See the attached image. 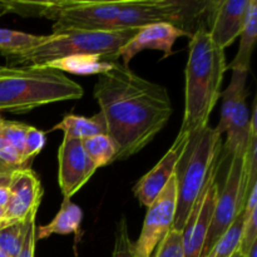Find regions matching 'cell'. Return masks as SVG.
I'll list each match as a JSON object with an SVG mask.
<instances>
[{
    "label": "cell",
    "mask_w": 257,
    "mask_h": 257,
    "mask_svg": "<svg viewBox=\"0 0 257 257\" xmlns=\"http://www.w3.org/2000/svg\"><path fill=\"white\" fill-rule=\"evenodd\" d=\"M192 37V33L167 23H157L138 29L137 34L119 50V59L122 64L128 67L135 55L146 49L161 50L163 53L161 59H166L173 54V45L178 38Z\"/></svg>",
    "instance_id": "5bb4252c"
},
{
    "label": "cell",
    "mask_w": 257,
    "mask_h": 257,
    "mask_svg": "<svg viewBox=\"0 0 257 257\" xmlns=\"http://www.w3.org/2000/svg\"><path fill=\"white\" fill-rule=\"evenodd\" d=\"M4 213H5L4 208H3V207H0V226H2V223H3V220H4Z\"/></svg>",
    "instance_id": "d590c367"
},
{
    "label": "cell",
    "mask_w": 257,
    "mask_h": 257,
    "mask_svg": "<svg viewBox=\"0 0 257 257\" xmlns=\"http://www.w3.org/2000/svg\"><path fill=\"white\" fill-rule=\"evenodd\" d=\"M151 257H185L183 256L182 232L171 230L158 243Z\"/></svg>",
    "instance_id": "4316f807"
},
{
    "label": "cell",
    "mask_w": 257,
    "mask_h": 257,
    "mask_svg": "<svg viewBox=\"0 0 257 257\" xmlns=\"http://www.w3.org/2000/svg\"><path fill=\"white\" fill-rule=\"evenodd\" d=\"M226 70L225 49L213 42L206 28H198L188 44L182 132L193 133L208 125L211 113L221 97Z\"/></svg>",
    "instance_id": "7a4b0ae2"
},
{
    "label": "cell",
    "mask_w": 257,
    "mask_h": 257,
    "mask_svg": "<svg viewBox=\"0 0 257 257\" xmlns=\"http://www.w3.org/2000/svg\"><path fill=\"white\" fill-rule=\"evenodd\" d=\"M35 217H30L27 221V232L23 241L22 250L18 257H34L35 252Z\"/></svg>",
    "instance_id": "4dcf8cb0"
},
{
    "label": "cell",
    "mask_w": 257,
    "mask_h": 257,
    "mask_svg": "<svg viewBox=\"0 0 257 257\" xmlns=\"http://www.w3.org/2000/svg\"><path fill=\"white\" fill-rule=\"evenodd\" d=\"M177 207V177L170 178L160 195L147 207L142 231L133 242V256L151 257L158 243L172 230Z\"/></svg>",
    "instance_id": "ba28073f"
},
{
    "label": "cell",
    "mask_w": 257,
    "mask_h": 257,
    "mask_svg": "<svg viewBox=\"0 0 257 257\" xmlns=\"http://www.w3.org/2000/svg\"><path fill=\"white\" fill-rule=\"evenodd\" d=\"M138 29L64 30L42 39L29 49L5 57L12 67L45 65L73 55H99L108 62L119 59V50L137 34Z\"/></svg>",
    "instance_id": "277c9868"
},
{
    "label": "cell",
    "mask_w": 257,
    "mask_h": 257,
    "mask_svg": "<svg viewBox=\"0 0 257 257\" xmlns=\"http://www.w3.org/2000/svg\"><path fill=\"white\" fill-rule=\"evenodd\" d=\"M83 211L69 198H64L57 216L48 225L35 227V240H44L52 235H72L79 231Z\"/></svg>",
    "instance_id": "2e32d148"
},
{
    "label": "cell",
    "mask_w": 257,
    "mask_h": 257,
    "mask_svg": "<svg viewBox=\"0 0 257 257\" xmlns=\"http://www.w3.org/2000/svg\"><path fill=\"white\" fill-rule=\"evenodd\" d=\"M243 225V213H241L230 228L218 238L217 242L202 257H233L238 250L241 231Z\"/></svg>",
    "instance_id": "603a6c76"
},
{
    "label": "cell",
    "mask_w": 257,
    "mask_h": 257,
    "mask_svg": "<svg viewBox=\"0 0 257 257\" xmlns=\"http://www.w3.org/2000/svg\"><path fill=\"white\" fill-rule=\"evenodd\" d=\"M27 232V221L0 228V248L8 257H18Z\"/></svg>",
    "instance_id": "cb8c5ba5"
},
{
    "label": "cell",
    "mask_w": 257,
    "mask_h": 257,
    "mask_svg": "<svg viewBox=\"0 0 257 257\" xmlns=\"http://www.w3.org/2000/svg\"><path fill=\"white\" fill-rule=\"evenodd\" d=\"M83 94L79 83L45 65H0V112L23 114Z\"/></svg>",
    "instance_id": "3957f363"
},
{
    "label": "cell",
    "mask_w": 257,
    "mask_h": 257,
    "mask_svg": "<svg viewBox=\"0 0 257 257\" xmlns=\"http://www.w3.org/2000/svg\"><path fill=\"white\" fill-rule=\"evenodd\" d=\"M220 161L211 170L202 192L193 205L192 211L187 218L182 231L183 256L201 257L206 236L212 222L217 196L220 192V183L217 182V172Z\"/></svg>",
    "instance_id": "9c48e42d"
},
{
    "label": "cell",
    "mask_w": 257,
    "mask_h": 257,
    "mask_svg": "<svg viewBox=\"0 0 257 257\" xmlns=\"http://www.w3.org/2000/svg\"><path fill=\"white\" fill-rule=\"evenodd\" d=\"M107 135L117 146L115 161L137 155L165 128L173 108L168 90L122 63L99 75L93 90Z\"/></svg>",
    "instance_id": "6da1fadb"
},
{
    "label": "cell",
    "mask_w": 257,
    "mask_h": 257,
    "mask_svg": "<svg viewBox=\"0 0 257 257\" xmlns=\"http://www.w3.org/2000/svg\"><path fill=\"white\" fill-rule=\"evenodd\" d=\"M40 39H42V35L0 28V53L4 57L17 54L22 50L34 47Z\"/></svg>",
    "instance_id": "7402d4cb"
},
{
    "label": "cell",
    "mask_w": 257,
    "mask_h": 257,
    "mask_svg": "<svg viewBox=\"0 0 257 257\" xmlns=\"http://www.w3.org/2000/svg\"><path fill=\"white\" fill-rule=\"evenodd\" d=\"M57 130L64 133V138L80 141L98 135H107L104 120L100 113L94 114L93 117L67 114L58 124L52 128V131Z\"/></svg>",
    "instance_id": "d6986e66"
},
{
    "label": "cell",
    "mask_w": 257,
    "mask_h": 257,
    "mask_svg": "<svg viewBox=\"0 0 257 257\" xmlns=\"http://www.w3.org/2000/svg\"><path fill=\"white\" fill-rule=\"evenodd\" d=\"M246 257H257V242L253 243L252 247L250 248V251H248Z\"/></svg>",
    "instance_id": "836d02e7"
},
{
    "label": "cell",
    "mask_w": 257,
    "mask_h": 257,
    "mask_svg": "<svg viewBox=\"0 0 257 257\" xmlns=\"http://www.w3.org/2000/svg\"><path fill=\"white\" fill-rule=\"evenodd\" d=\"M253 132H257L255 104L252 114H250V109L245 100L237 107L226 131L227 140L225 142V157L231 158L233 155L245 153L248 150Z\"/></svg>",
    "instance_id": "9a60e30c"
},
{
    "label": "cell",
    "mask_w": 257,
    "mask_h": 257,
    "mask_svg": "<svg viewBox=\"0 0 257 257\" xmlns=\"http://www.w3.org/2000/svg\"><path fill=\"white\" fill-rule=\"evenodd\" d=\"M190 140L191 133L180 131L167 153L135 186V188H133L135 196L138 198L141 205L145 206L146 208L160 195L161 191L165 188V186L170 181V178L176 173V168H177L178 163H180L181 158H182L183 153H185L186 148L190 143Z\"/></svg>",
    "instance_id": "7c38bea8"
},
{
    "label": "cell",
    "mask_w": 257,
    "mask_h": 257,
    "mask_svg": "<svg viewBox=\"0 0 257 257\" xmlns=\"http://www.w3.org/2000/svg\"><path fill=\"white\" fill-rule=\"evenodd\" d=\"M12 13V5H10V0H0V18L5 14Z\"/></svg>",
    "instance_id": "d6a6232c"
},
{
    "label": "cell",
    "mask_w": 257,
    "mask_h": 257,
    "mask_svg": "<svg viewBox=\"0 0 257 257\" xmlns=\"http://www.w3.org/2000/svg\"><path fill=\"white\" fill-rule=\"evenodd\" d=\"M248 160L247 151L241 155H233L230 158L227 175L223 186H220L212 222L206 236L202 255L218 241V238L232 226L236 218L243 213L248 192Z\"/></svg>",
    "instance_id": "8992f818"
},
{
    "label": "cell",
    "mask_w": 257,
    "mask_h": 257,
    "mask_svg": "<svg viewBox=\"0 0 257 257\" xmlns=\"http://www.w3.org/2000/svg\"><path fill=\"white\" fill-rule=\"evenodd\" d=\"M0 257H8L7 255H5L4 252H3V250H2V248H0Z\"/></svg>",
    "instance_id": "8d00e7d4"
},
{
    "label": "cell",
    "mask_w": 257,
    "mask_h": 257,
    "mask_svg": "<svg viewBox=\"0 0 257 257\" xmlns=\"http://www.w3.org/2000/svg\"><path fill=\"white\" fill-rule=\"evenodd\" d=\"M248 72L241 69H233L231 75L230 84L222 94V105H221V118L217 127L215 128L216 133L222 136L227 131L228 124L235 114L236 109L247 98L246 83H247Z\"/></svg>",
    "instance_id": "e0dca14e"
},
{
    "label": "cell",
    "mask_w": 257,
    "mask_h": 257,
    "mask_svg": "<svg viewBox=\"0 0 257 257\" xmlns=\"http://www.w3.org/2000/svg\"><path fill=\"white\" fill-rule=\"evenodd\" d=\"M250 0H218L208 3V23L213 42L222 49L230 47L243 29Z\"/></svg>",
    "instance_id": "4fadbf2b"
},
{
    "label": "cell",
    "mask_w": 257,
    "mask_h": 257,
    "mask_svg": "<svg viewBox=\"0 0 257 257\" xmlns=\"http://www.w3.org/2000/svg\"><path fill=\"white\" fill-rule=\"evenodd\" d=\"M115 63V62H114ZM45 67L52 69L59 70L62 73H72L78 75H102L112 69L113 63L108 62L99 55H73V57L63 58V59L54 60Z\"/></svg>",
    "instance_id": "ffe728a7"
},
{
    "label": "cell",
    "mask_w": 257,
    "mask_h": 257,
    "mask_svg": "<svg viewBox=\"0 0 257 257\" xmlns=\"http://www.w3.org/2000/svg\"><path fill=\"white\" fill-rule=\"evenodd\" d=\"M9 192V202L4 208V220L0 228L37 217L43 187L32 168H23L10 176Z\"/></svg>",
    "instance_id": "30bf717a"
},
{
    "label": "cell",
    "mask_w": 257,
    "mask_h": 257,
    "mask_svg": "<svg viewBox=\"0 0 257 257\" xmlns=\"http://www.w3.org/2000/svg\"><path fill=\"white\" fill-rule=\"evenodd\" d=\"M83 147L88 157L97 168L104 167L114 162L117 157V146L108 135H98L83 140Z\"/></svg>",
    "instance_id": "44dd1931"
},
{
    "label": "cell",
    "mask_w": 257,
    "mask_h": 257,
    "mask_svg": "<svg viewBox=\"0 0 257 257\" xmlns=\"http://www.w3.org/2000/svg\"><path fill=\"white\" fill-rule=\"evenodd\" d=\"M112 257H135L133 256V241L128 232V222L124 216L119 218L115 226L114 247Z\"/></svg>",
    "instance_id": "83f0119b"
},
{
    "label": "cell",
    "mask_w": 257,
    "mask_h": 257,
    "mask_svg": "<svg viewBox=\"0 0 257 257\" xmlns=\"http://www.w3.org/2000/svg\"><path fill=\"white\" fill-rule=\"evenodd\" d=\"M45 145V133L38 128L29 125L27 136H25L24 147H23V163L25 167L30 168V163L35 156L39 155Z\"/></svg>",
    "instance_id": "484cf974"
},
{
    "label": "cell",
    "mask_w": 257,
    "mask_h": 257,
    "mask_svg": "<svg viewBox=\"0 0 257 257\" xmlns=\"http://www.w3.org/2000/svg\"><path fill=\"white\" fill-rule=\"evenodd\" d=\"M97 170L88 157L82 141L63 138L58 151V182L63 197L70 200Z\"/></svg>",
    "instance_id": "8fae6325"
},
{
    "label": "cell",
    "mask_w": 257,
    "mask_h": 257,
    "mask_svg": "<svg viewBox=\"0 0 257 257\" xmlns=\"http://www.w3.org/2000/svg\"><path fill=\"white\" fill-rule=\"evenodd\" d=\"M208 3L210 2L127 0L119 14L112 20L108 30L140 29L157 23H167L183 29V24L188 22V19H193L207 10Z\"/></svg>",
    "instance_id": "52a82bcc"
},
{
    "label": "cell",
    "mask_w": 257,
    "mask_h": 257,
    "mask_svg": "<svg viewBox=\"0 0 257 257\" xmlns=\"http://www.w3.org/2000/svg\"><path fill=\"white\" fill-rule=\"evenodd\" d=\"M257 37V2L250 0L247 14H246L245 25L240 34V47L237 53L230 64H227V69H241L250 72L251 57H252L253 47H255Z\"/></svg>",
    "instance_id": "ac0fdd59"
},
{
    "label": "cell",
    "mask_w": 257,
    "mask_h": 257,
    "mask_svg": "<svg viewBox=\"0 0 257 257\" xmlns=\"http://www.w3.org/2000/svg\"><path fill=\"white\" fill-rule=\"evenodd\" d=\"M222 136L210 125L191 133V140L176 168L177 207L172 230L182 232L193 205L202 192L211 170L220 161Z\"/></svg>",
    "instance_id": "5b68a950"
},
{
    "label": "cell",
    "mask_w": 257,
    "mask_h": 257,
    "mask_svg": "<svg viewBox=\"0 0 257 257\" xmlns=\"http://www.w3.org/2000/svg\"><path fill=\"white\" fill-rule=\"evenodd\" d=\"M233 257H243V256H241V255H240V253H238V252H236V253H235V255H233Z\"/></svg>",
    "instance_id": "74e56055"
},
{
    "label": "cell",
    "mask_w": 257,
    "mask_h": 257,
    "mask_svg": "<svg viewBox=\"0 0 257 257\" xmlns=\"http://www.w3.org/2000/svg\"><path fill=\"white\" fill-rule=\"evenodd\" d=\"M28 130H29V125L24 124V123L4 119L0 123V137L8 141L13 147L17 148L23 155V147H24V141Z\"/></svg>",
    "instance_id": "f1b7e54d"
},
{
    "label": "cell",
    "mask_w": 257,
    "mask_h": 257,
    "mask_svg": "<svg viewBox=\"0 0 257 257\" xmlns=\"http://www.w3.org/2000/svg\"><path fill=\"white\" fill-rule=\"evenodd\" d=\"M3 120H4V119H3V118H2V115H0V123H2Z\"/></svg>",
    "instance_id": "f35d334b"
},
{
    "label": "cell",
    "mask_w": 257,
    "mask_h": 257,
    "mask_svg": "<svg viewBox=\"0 0 257 257\" xmlns=\"http://www.w3.org/2000/svg\"><path fill=\"white\" fill-rule=\"evenodd\" d=\"M23 168L28 167L23 163L22 153L8 141L0 137V176H12Z\"/></svg>",
    "instance_id": "d4e9b609"
},
{
    "label": "cell",
    "mask_w": 257,
    "mask_h": 257,
    "mask_svg": "<svg viewBox=\"0 0 257 257\" xmlns=\"http://www.w3.org/2000/svg\"><path fill=\"white\" fill-rule=\"evenodd\" d=\"M9 186H0V207L5 208V206L9 202Z\"/></svg>",
    "instance_id": "1f68e13d"
},
{
    "label": "cell",
    "mask_w": 257,
    "mask_h": 257,
    "mask_svg": "<svg viewBox=\"0 0 257 257\" xmlns=\"http://www.w3.org/2000/svg\"><path fill=\"white\" fill-rule=\"evenodd\" d=\"M10 176H0V186H9Z\"/></svg>",
    "instance_id": "e575fe53"
},
{
    "label": "cell",
    "mask_w": 257,
    "mask_h": 257,
    "mask_svg": "<svg viewBox=\"0 0 257 257\" xmlns=\"http://www.w3.org/2000/svg\"><path fill=\"white\" fill-rule=\"evenodd\" d=\"M255 242H257V208L248 215H243V225L237 252L246 257Z\"/></svg>",
    "instance_id": "f546056e"
}]
</instances>
